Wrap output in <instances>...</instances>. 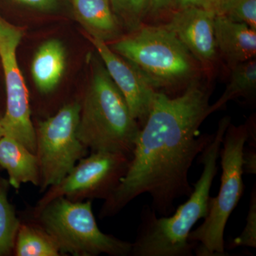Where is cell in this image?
Masks as SVG:
<instances>
[{
	"label": "cell",
	"mask_w": 256,
	"mask_h": 256,
	"mask_svg": "<svg viewBox=\"0 0 256 256\" xmlns=\"http://www.w3.org/2000/svg\"><path fill=\"white\" fill-rule=\"evenodd\" d=\"M210 97L208 90L197 82H190L174 97L156 92L127 172L106 200L101 218L116 215L142 194L151 196L152 210L168 216L176 200L191 194L188 172L214 136H198L200 126L212 114Z\"/></svg>",
	"instance_id": "obj_1"
},
{
	"label": "cell",
	"mask_w": 256,
	"mask_h": 256,
	"mask_svg": "<svg viewBox=\"0 0 256 256\" xmlns=\"http://www.w3.org/2000/svg\"><path fill=\"white\" fill-rule=\"evenodd\" d=\"M230 124L229 117L218 122L212 142L201 153L203 171L194 184L188 201L172 216L158 218L150 207L144 208L137 238L132 244L131 255L134 256H190L194 245L188 237L194 226L205 218L210 206V190L218 172L222 140Z\"/></svg>",
	"instance_id": "obj_2"
},
{
	"label": "cell",
	"mask_w": 256,
	"mask_h": 256,
	"mask_svg": "<svg viewBox=\"0 0 256 256\" xmlns=\"http://www.w3.org/2000/svg\"><path fill=\"white\" fill-rule=\"evenodd\" d=\"M140 129L105 66H96L80 105V142L92 152H109L132 158Z\"/></svg>",
	"instance_id": "obj_3"
},
{
	"label": "cell",
	"mask_w": 256,
	"mask_h": 256,
	"mask_svg": "<svg viewBox=\"0 0 256 256\" xmlns=\"http://www.w3.org/2000/svg\"><path fill=\"white\" fill-rule=\"evenodd\" d=\"M154 88H174L196 74V60L168 26H140L110 47Z\"/></svg>",
	"instance_id": "obj_4"
},
{
	"label": "cell",
	"mask_w": 256,
	"mask_h": 256,
	"mask_svg": "<svg viewBox=\"0 0 256 256\" xmlns=\"http://www.w3.org/2000/svg\"><path fill=\"white\" fill-rule=\"evenodd\" d=\"M250 138L248 124L235 126L229 124L220 148L222 174L220 192L210 197L208 214L202 225L190 232L188 242H197V256H225L224 232L229 217L242 195V156L246 143Z\"/></svg>",
	"instance_id": "obj_5"
},
{
	"label": "cell",
	"mask_w": 256,
	"mask_h": 256,
	"mask_svg": "<svg viewBox=\"0 0 256 256\" xmlns=\"http://www.w3.org/2000/svg\"><path fill=\"white\" fill-rule=\"evenodd\" d=\"M35 216L54 238L60 254L74 256L131 255L132 244L101 232L92 213L90 200L73 202L60 197Z\"/></svg>",
	"instance_id": "obj_6"
},
{
	"label": "cell",
	"mask_w": 256,
	"mask_h": 256,
	"mask_svg": "<svg viewBox=\"0 0 256 256\" xmlns=\"http://www.w3.org/2000/svg\"><path fill=\"white\" fill-rule=\"evenodd\" d=\"M80 111L79 102H70L35 129L42 192L60 182L86 154L78 137Z\"/></svg>",
	"instance_id": "obj_7"
},
{
	"label": "cell",
	"mask_w": 256,
	"mask_h": 256,
	"mask_svg": "<svg viewBox=\"0 0 256 256\" xmlns=\"http://www.w3.org/2000/svg\"><path fill=\"white\" fill-rule=\"evenodd\" d=\"M130 160L126 154L109 152H94L82 158L60 182L47 190L37 204L35 216L60 197L73 202L107 200L127 172Z\"/></svg>",
	"instance_id": "obj_8"
},
{
	"label": "cell",
	"mask_w": 256,
	"mask_h": 256,
	"mask_svg": "<svg viewBox=\"0 0 256 256\" xmlns=\"http://www.w3.org/2000/svg\"><path fill=\"white\" fill-rule=\"evenodd\" d=\"M23 36L22 28L0 16V60L6 94V111L0 122L4 134L14 138L35 153L36 131L31 119L30 96L16 58V50Z\"/></svg>",
	"instance_id": "obj_9"
},
{
	"label": "cell",
	"mask_w": 256,
	"mask_h": 256,
	"mask_svg": "<svg viewBox=\"0 0 256 256\" xmlns=\"http://www.w3.org/2000/svg\"><path fill=\"white\" fill-rule=\"evenodd\" d=\"M87 36L124 96L132 117L142 127L150 112L156 89L132 64L116 53L105 41L92 34Z\"/></svg>",
	"instance_id": "obj_10"
},
{
	"label": "cell",
	"mask_w": 256,
	"mask_h": 256,
	"mask_svg": "<svg viewBox=\"0 0 256 256\" xmlns=\"http://www.w3.org/2000/svg\"><path fill=\"white\" fill-rule=\"evenodd\" d=\"M215 16L213 10L190 6L178 10L166 25L206 68L212 66L216 58Z\"/></svg>",
	"instance_id": "obj_11"
},
{
	"label": "cell",
	"mask_w": 256,
	"mask_h": 256,
	"mask_svg": "<svg viewBox=\"0 0 256 256\" xmlns=\"http://www.w3.org/2000/svg\"><path fill=\"white\" fill-rule=\"evenodd\" d=\"M214 34L217 50L230 68L256 58V30L216 15Z\"/></svg>",
	"instance_id": "obj_12"
},
{
	"label": "cell",
	"mask_w": 256,
	"mask_h": 256,
	"mask_svg": "<svg viewBox=\"0 0 256 256\" xmlns=\"http://www.w3.org/2000/svg\"><path fill=\"white\" fill-rule=\"evenodd\" d=\"M0 166L6 170L10 185L16 190L22 184L40 185V166L36 154L6 134L0 138Z\"/></svg>",
	"instance_id": "obj_13"
},
{
	"label": "cell",
	"mask_w": 256,
	"mask_h": 256,
	"mask_svg": "<svg viewBox=\"0 0 256 256\" xmlns=\"http://www.w3.org/2000/svg\"><path fill=\"white\" fill-rule=\"evenodd\" d=\"M66 52L62 44L48 40L36 50L32 60V78L40 92L48 94L54 90L66 69Z\"/></svg>",
	"instance_id": "obj_14"
},
{
	"label": "cell",
	"mask_w": 256,
	"mask_h": 256,
	"mask_svg": "<svg viewBox=\"0 0 256 256\" xmlns=\"http://www.w3.org/2000/svg\"><path fill=\"white\" fill-rule=\"evenodd\" d=\"M77 18L89 34L106 41L119 32V24L112 10L111 0H70Z\"/></svg>",
	"instance_id": "obj_15"
},
{
	"label": "cell",
	"mask_w": 256,
	"mask_h": 256,
	"mask_svg": "<svg viewBox=\"0 0 256 256\" xmlns=\"http://www.w3.org/2000/svg\"><path fill=\"white\" fill-rule=\"evenodd\" d=\"M18 256H58L60 247L41 225L20 224L14 244Z\"/></svg>",
	"instance_id": "obj_16"
},
{
	"label": "cell",
	"mask_w": 256,
	"mask_h": 256,
	"mask_svg": "<svg viewBox=\"0 0 256 256\" xmlns=\"http://www.w3.org/2000/svg\"><path fill=\"white\" fill-rule=\"evenodd\" d=\"M230 68V82L223 95L214 105L210 106V114L220 110L228 101L237 98L247 97L256 88V62L255 58L237 64Z\"/></svg>",
	"instance_id": "obj_17"
},
{
	"label": "cell",
	"mask_w": 256,
	"mask_h": 256,
	"mask_svg": "<svg viewBox=\"0 0 256 256\" xmlns=\"http://www.w3.org/2000/svg\"><path fill=\"white\" fill-rule=\"evenodd\" d=\"M20 223L6 188L0 183V256L9 255L14 249Z\"/></svg>",
	"instance_id": "obj_18"
},
{
	"label": "cell",
	"mask_w": 256,
	"mask_h": 256,
	"mask_svg": "<svg viewBox=\"0 0 256 256\" xmlns=\"http://www.w3.org/2000/svg\"><path fill=\"white\" fill-rule=\"evenodd\" d=\"M213 10L216 15L256 30V0H220Z\"/></svg>",
	"instance_id": "obj_19"
},
{
	"label": "cell",
	"mask_w": 256,
	"mask_h": 256,
	"mask_svg": "<svg viewBox=\"0 0 256 256\" xmlns=\"http://www.w3.org/2000/svg\"><path fill=\"white\" fill-rule=\"evenodd\" d=\"M152 0H111L114 14L121 18L131 31L141 26L148 10L150 9Z\"/></svg>",
	"instance_id": "obj_20"
},
{
	"label": "cell",
	"mask_w": 256,
	"mask_h": 256,
	"mask_svg": "<svg viewBox=\"0 0 256 256\" xmlns=\"http://www.w3.org/2000/svg\"><path fill=\"white\" fill-rule=\"evenodd\" d=\"M246 225L244 232L229 244V248L238 246L256 247V190L252 192L250 206L248 212Z\"/></svg>",
	"instance_id": "obj_21"
},
{
	"label": "cell",
	"mask_w": 256,
	"mask_h": 256,
	"mask_svg": "<svg viewBox=\"0 0 256 256\" xmlns=\"http://www.w3.org/2000/svg\"><path fill=\"white\" fill-rule=\"evenodd\" d=\"M20 4L33 9L50 11L56 8L57 0H13Z\"/></svg>",
	"instance_id": "obj_22"
},
{
	"label": "cell",
	"mask_w": 256,
	"mask_h": 256,
	"mask_svg": "<svg viewBox=\"0 0 256 256\" xmlns=\"http://www.w3.org/2000/svg\"><path fill=\"white\" fill-rule=\"evenodd\" d=\"M178 9L182 8H200L202 9L213 10L220 0H174Z\"/></svg>",
	"instance_id": "obj_23"
},
{
	"label": "cell",
	"mask_w": 256,
	"mask_h": 256,
	"mask_svg": "<svg viewBox=\"0 0 256 256\" xmlns=\"http://www.w3.org/2000/svg\"><path fill=\"white\" fill-rule=\"evenodd\" d=\"M242 170L244 172L248 174L256 173V150H248L245 151L244 149V156H242Z\"/></svg>",
	"instance_id": "obj_24"
},
{
	"label": "cell",
	"mask_w": 256,
	"mask_h": 256,
	"mask_svg": "<svg viewBox=\"0 0 256 256\" xmlns=\"http://www.w3.org/2000/svg\"><path fill=\"white\" fill-rule=\"evenodd\" d=\"M173 0H152L150 9L153 12L164 10Z\"/></svg>",
	"instance_id": "obj_25"
},
{
	"label": "cell",
	"mask_w": 256,
	"mask_h": 256,
	"mask_svg": "<svg viewBox=\"0 0 256 256\" xmlns=\"http://www.w3.org/2000/svg\"><path fill=\"white\" fill-rule=\"evenodd\" d=\"M4 134V129H3L2 126L1 122H0V138L2 137Z\"/></svg>",
	"instance_id": "obj_26"
}]
</instances>
